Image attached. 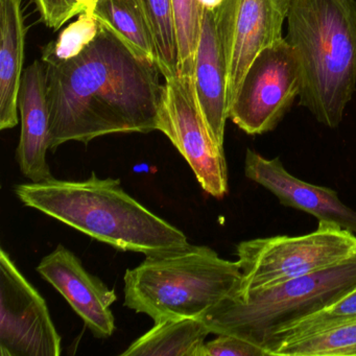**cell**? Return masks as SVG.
<instances>
[{"instance_id":"cell-16","label":"cell","mask_w":356,"mask_h":356,"mask_svg":"<svg viewBox=\"0 0 356 356\" xmlns=\"http://www.w3.org/2000/svg\"><path fill=\"white\" fill-rule=\"evenodd\" d=\"M210 330L200 318H170L129 346L122 356H204Z\"/></svg>"},{"instance_id":"cell-6","label":"cell","mask_w":356,"mask_h":356,"mask_svg":"<svg viewBox=\"0 0 356 356\" xmlns=\"http://www.w3.org/2000/svg\"><path fill=\"white\" fill-rule=\"evenodd\" d=\"M236 255L241 280L234 295L245 296L349 261L356 256V234L318 222L308 234L241 241Z\"/></svg>"},{"instance_id":"cell-15","label":"cell","mask_w":356,"mask_h":356,"mask_svg":"<svg viewBox=\"0 0 356 356\" xmlns=\"http://www.w3.org/2000/svg\"><path fill=\"white\" fill-rule=\"evenodd\" d=\"M26 37L22 0H0V130L18 124Z\"/></svg>"},{"instance_id":"cell-18","label":"cell","mask_w":356,"mask_h":356,"mask_svg":"<svg viewBox=\"0 0 356 356\" xmlns=\"http://www.w3.org/2000/svg\"><path fill=\"white\" fill-rule=\"evenodd\" d=\"M352 323H356V287L341 299L279 331L268 341L264 351L268 356H275L284 346Z\"/></svg>"},{"instance_id":"cell-22","label":"cell","mask_w":356,"mask_h":356,"mask_svg":"<svg viewBox=\"0 0 356 356\" xmlns=\"http://www.w3.org/2000/svg\"><path fill=\"white\" fill-rule=\"evenodd\" d=\"M101 24L89 9L80 14L78 20L65 29L57 39L49 43L42 53V61H64L82 53L99 34Z\"/></svg>"},{"instance_id":"cell-1","label":"cell","mask_w":356,"mask_h":356,"mask_svg":"<svg viewBox=\"0 0 356 356\" xmlns=\"http://www.w3.org/2000/svg\"><path fill=\"white\" fill-rule=\"evenodd\" d=\"M45 65L51 151L68 141L157 130L159 67L104 26L82 53Z\"/></svg>"},{"instance_id":"cell-12","label":"cell","mask_w":356,"mask_h":356,"mask_svg":"<svg viewBox=\"0 0 356 356\" xmlns=\"http://www.w3.org/2000/svg\"><path fill=\"white\" fill-rule=\"evenodd\" d=\"M245 175L272 193L282 205L356 234V211L341 201L337 191L296 178L287 172L280 158L268 159L253 149H247Z\"/></svg>"},{"instance_id":"cell-23","label":"cell","mask_w":356,"mask_h":356,"mask_svg":"<svg viewBox=\"0 0 356 356\" xmlns=\"http://www.w3.org/2000/svg\"><path fill=\"white\" fill-rule=\"evenodd\" d=\"M47 28L58 31L68 20L80 15L88 7L89 0H33Z\"/></svg>"},{"instance_id":"cell-7","label":"cell","mask_w":356,"mask_h":356,"mask_svg":"<svg viewBox=\"0 0 356 356\" xmlns=\"http://www.w3.org/2000/svg\"><path fill=\"white\" fill-rule=\"evenodd\" d=\"M301 62L286 39L266 47L248 68L229 118L249 135L274 130L301 91Z\"/></svg>"},{"instance_id":"cell-13","label":"cell","mask_w":356,"mask_h":356,"mask_svg":"<svg viewBox=\"0 0 356 356\" xmlns=\"http://www.w3.org/2000/svg\"><path fill=\"white\" fill-rule=\"evenodd\" d=\"M22 134L16 160L22 174L32 182L53 178L47 162L49 149V111L47 104V65L37 60L22 76L18 97Z\"/></svg>"},{"instance_id":"cell-25","label":"cell","mask_w":356,"mask_h":356,"mask_svg":"<svg viewBox=\"0 0 356 356\" xmlns=\"http://www.w3.org/2000/svg\"><path fill=\"white\" fill-rule=\"evenodd\" d=\"M200 5L204 8V10H210L214 11L220 7L222 0H199Z\"/></svg>"},{"instance_id":"cell-19","label":"cell","mask_w":356,"mask_h":356,"mask_svg":"<svg viewBox=\"0 0 356 356\" xmlns=\"http://www.w3.org/2000/svg\"><path fill=\"white\" fill-rule=\"evenodd\" d=\"M137 3L145 14L155 41L161 76L164 80L179 76L178 40L172 0H137Z\"/></svg>"},{"instance_id":"cell-5","label":"cell","mask_w":356,"mask_h":356,"mask_svg":"<svg viewBox=\"0 0 356 356\" xmlns=\"http://www.w3.org/2000/svg\"><path fill=\"white\" fill-rule=\"evenodd\" d=\"M356 287V256L334 268L245 296L232 295L200 316L214 334L241 337L264 350L285 327L341 299Z\"/></svg>"},{"instance_id":"cell-4","label":"cell","mask_w":356,"mask_h":356,"mask_svg":"<svg viewBox=\"0 0 356 356\" xmlns=\"http://www.w3.org/2000/svg\"><path fill=\"white\" fill-rule=\"evenodd\" d=\"M237 261L220 257L211 248L186 245L145 256L124 274V306L154 322L200 318L241 285Z\"/></svg>"},{"instance_id":"cell-24","label":"cell","mask_w":356,"mask_h":356,"mask_svg":"<svg viewBox=\"0 0 356 356\" xmlns=\"http://www.w3.org/2000/svg\"><path fill=\"white\" fill-rule=\"evenodd\" d=\"M204 356H268L258 346L234 335L218 334L204 345Z\"/></svg>"},{"instance_id":"cell-8","label":"cell","mask_w":356,"mask_h":356,"mask_svg":"<svg viewBox=\"0 0 356 356\" xmlns=\"http://www.w3.org/2000/svg\"><path fill=\"white\" fill-rule=\"evenodd\" d=\"M157 130L185 158L205 193L216 199L228 193L224 147L214 141L200 109L193 78L176 76L164 80Z\"/></svg>"},{"instance_id":"cell-2","label":"cell","mask_w":356,"mask_h":356,"mask_svg":"<svg viewBox=\"0 0 356 356\" xmlns=\"http://www.w3.org/2000/svg\"><path fill=\"white\" fill-rule=\"evenodd\" d=\"M18 199L42 213L120 251L145 256L188 245L186 235L149 211L116 179L51 178L15 187Z\"/></svg>"},{"instance_id":"cell-3","label":"cell","mask_w":356,"mask_h":356,"mask_svg":"<svg viewBox=\"0 0 356 356\" xmlns=\"http://www.w3.org/2000/svg\"><path fill=\"white\" fill-rule=\"evenodd\" d=\"M287 24L301 62L300 105L337 128L356 89V0H291Z\"/></svg>"},{"instance_id":"cell-9","label":"cell","mask_w":356,"mask_h":356,"mask_svg":"<svg viewBox=\"0 0 356 356\" xmlns=\"http://www.w3.org/2000/svg\"><path fill=\"white\" fill-rule=\"evenodd\" d=\"M0 355H61V337L47 302L3 249L0 252Z\"/></svg>"},{"instance_id":"cell-10","label":"cell","mask_w":356,"mask_h":356,"mask_svg":"<svg viewBox=\"0 0 356 356\" xmlns=\"http://www.w3.org/2000/svg\"><path fill=\"white\" fill-rule=\"evenodd\" d=\"M291 0H222L216 24L228 70V107L256 57L282 39Z\"/></svg>"},{"instance_id":"cell-14","label":"cell","mask_w":356,"mask_h":356,"mask_svg":"<svg viewBox=\"0 0 356 356\" xmlns=\"http://www.w3.org/2000/svg\"><path fill=\"white\" fill-rule=\"evenodd\" d=\"M195 95L214 141L224 147L229 118L228 70L216 24V12L205 10L195 56Z\"/></svg>"},{"instance_id":"cell-20","label":"cell","mask_w":356,"mask_h":356,"mask_svg":"<svg viewBox=\"0 0 356 356\" xmlns=\"http://www.w3.org/2000/svg\"><path fill=\"white\" fill-rule=\"evenodd\" d=\"M172 8L178 40L179 76L193 78L205 10L199 0H172Z\"/></svg>"},{"instance_id":"cell-11","label":"cell","mask_w":356,"mask_h":356,"mask_svg":"<svg viewBox=\"0 0 356 356\" xmlns=\"http://www.w3.org/2000/svg\"><path fill=\"white\" fill-rule=\"evenodd\" d=\"M39 274L51 283L84 321L95 337L106 339L115 330L111 305L115 291L87 272L81 260L59 245L37 266Z\"/></svg>"},{"instance_id":"cell-17","label":"cell","mask_w":356,"mask_h":356,"mask_svg":"<svg viewBox=\"0 0 356 356\" xmlns=\"http://www.w3.org/2000/svg\"><path fill=\"white\" fill-rule=\"evenodd\" d=\"M87 9L137 57L158 65L155 41L137 0H91Z\"/></svg>"},{"instance_id":"cell-21","label":"cell","mask_w":356,"mask_h":356,"mask_svg":"<svg viewBox=\"0 0 356 356\" xmlns=\"http://www.w3.org/2000/svg\"><path fill=\"white\" fill-rule=\"evenodd\" d=\"M275 356H356V323L284 346Z\"/></svg>"}]
</instances>
